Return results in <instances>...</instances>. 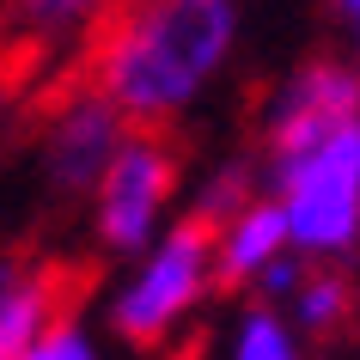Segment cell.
<instances>
[{"mask_svg":"<svg viewBox=\"0 0 360 360\" xmlns=\"http://www.w3.org/2000/svg\"><path fill=\"white\" fill-rule=\"evenodd\" d=\"M238 49L232 0H116L74 74L104 92L129 129H177Z\"/></svg>","mask_w":360,"mask_h":360,"instance_id":"6da1fadb","label":"cell"},{"mask_svg":"<svg viewBox=\"0 0 360 360\" xmlns=\"http://www.w3.org/2000/svg\"><path fill=\"white\" fill-rule=\"evenodd\" d=\"M214 293V226L184 208L141 257H129V275L110 287L104 318L134 354H165Z\"/></svg>","mask_w":360,"mask_h":360,"instance_id":"7a4b0ae2","label":"cell"},{"mask_svg":"<svg viewBox=\"0 0 360 360\" xmlns=\"http://www.w3.org/2000/svg\"><path fill=\"white\" fill-rule=\"evenodd\" d=\"M263 184L281 195L300 257H311V263H354L360 257V116L311 141L305 153L269 165Z\"/></svg>","mask_w":360,"mask_h":360,"instance_id":"3957f363","label":"cell"},{"mask_svg":"<svg viewBox=\"0 0 360 360\" xmlns=\"http://www.w3.org/2000/svg\"><path fill=\"white\" fill-rule=\"evenodd\" d=\"M184 190V141L177 129H129V141L116 147V159L104 165L92 202H86V238L92 257L129 263L171 226Z\"/></svg>","mask_w":360,"mask_h":360,"instance_id":"277c9868","label":"cell"},{"mask_svg":"<svg viewBox=\"0 0 360 360\" xmlns=\"http://www.w3.org/2000/svg\"><path fill=\"white\" fill-rule=\"evenodd\" d=\"M122 141H129V116L74 74L61 86V98L49 104L43 134H37V177H43V190H49V202L86 208Z\"/></svg>","mask_w":360,"mask_h":360,"instance_id":"5b68a950","label":"cell"},{"mask_svg":"<svg viewBox=\"0 0 360 360\" xmlns=\"http://www.w3.org/2000/svg\"><path fill=\"white\" fill-rule=\"evenodd\" d=\"M354 116H360V68L342 56H311L300 68H287L263 92V104H257V147L250 153L269 171L281 159H293V153H305L311 141L336 134Z\"/></svg>","mask_w":360,"mask_h":360,"instance_id":"8992f818","label":"cell"},{"mask_svg":"<svg viewBox=\"0 0 360 360\" xmlns=\"http://www.w3.org/2000/svg\"><path fill=\"white\" fill-rule=\"evenodd\" d=\"M86 269L49 250H0V360L25 354L31 342L74 311Z\"/></svg>","mask_w":360,"mask_h":360,"instance_id":"52a82bcc","label":"cell"},{"mask_svg":"<svg viewBox=\"0 0 360 360\" xmlns=\"http://www.w3.org/2000/svg\"><path fill=\"white\" fill-rule=\"evenodd\" d=\"M287 250H293V232H287L281 195L275 190L250 195L238 214H226L214 226V287L220 293H250L263 281V269L275 257H287Z\"/></svg>","mask_w":360,"mask_h":360,"instance_id":"ba28073f","label":"cell"},{"mask_svg":"<svg viewBox=\"0 0 360 360\" xmlns=\"http://www.w3.org/2000/svg\"><path fill=\"white\" fill-rule=\"evenodd\" d=\"M116 0H6L0 37L25 56H74L92 43V31L110 19Z\"/></svg>","mask_w":360,"mask_h":360,"instance_id":"9c48e42d","label":"cell"},{"mask_svg":"<svg viewBox=\"0 0 360 360\" xmlns=\"http://www.w3.org/2000/svg\"><path fill=\"white\" fill-rule=\"evenodd\" d=\"M281 311L293 318L300 336L330 342V336H342V330L360 318V281L348 275V263H311V257H305V275H300V287L287 293Z\"/></svg>","mask_w":360,"mask_h":360,"instance_id":"30bf717a","label":"cell"},{"mask_svg":"<svg viewBox=\"0 0 360 360\" xmlns=\"http://www.w3.org/2000/svg\"><path fill=\"white\" fill-rule=\"evenodd\" d=\"M226 360H300V330L281 305L250 300L238 318H232L226 336Z\"/></svg>","mask_w":360,"mask_h":360,"instance_id":"8fae6325","label":"cell"},{"mask_svg":"<svg viewBox=\"0 0 360 360\" xmlns=\"http://www.w3.org/2000/svg\"><path fill=\"white\" fill-rule=\"evenodd\" d=\"M263 190H269V184H263V159H257V153H238V159H220V165L195 184L190 214H202L208 226H220L226 214H238L250 195H263Z\"/></svg>","mask_w":360,"mask_h":360,"instance_id":"7c38bea8","label":"cell"},{"mask_svg":"<svg viewBox=\"0 0 360 360\" xmlns=\"http://www.w3.org/2000/svg\"><path fill=\"white\" fill-rule=\"evenodd\" d=\"M13 360H104V348H98V336L68 311L61 323H49V330H43L25 354H13Z\"/></svg>","mask_w":360,"mask_h":360,"instance_id":"4fadbf2b","label":"cell"},{"mask_svg":"<svg viewBox=\"0 0 360 360\" xmlns=\"http://www.w3.org/2000/svg\"><path fill=\"white\" fill-rule=\"evenodd\" d=\"M330 13L354 31V68H360V0H330Z\"/></svg>","mask_w":360,"mask_h":360,"instance_id":"5bb4252c","label":"cell"},{"mask_svg":"<svg viewBox=\"0 0 360 360\" xmlns=\"http://www.w3.org/2000/svg\"><path fill=\"white\" fill-rule=\"evenodd\" d=\"M0 68H6V61H0Z\"/></svg>","mask_w":360,"mask_h":360,"instance_id":"9a60e30c","label":"cell"}]
</instances>
